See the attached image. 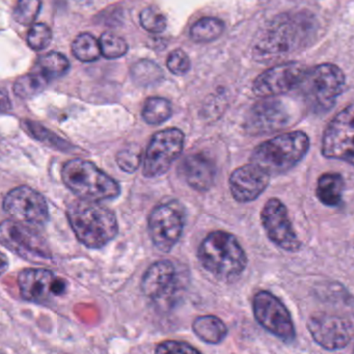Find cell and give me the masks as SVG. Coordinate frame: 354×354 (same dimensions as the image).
<instances>
[{
    "label": "cell",
    "mask_w": 354,
    "mask_h": 354,
    "mask_svg": "<svg viewBox=\"0 0 354 354\" xmlns=\"http://www.w3.org/2000/svg\"><path fill=\"white\" fill-rule=\"evenodd\" d=\"M192 329L201 341L210 345L221 344L227 335V327L221 319L213 315L198 317Z\"/></svg>",
    "instance_id": "cell-22"
},
{
    "label": "cell",
    "mask_w": 354,
    "mask_h": 354,
    "mask_svg": "<svg viewBox=\"0 0 354 354\" xmlns=\"http://www.w3.org/2000/svg\"><path fill=\"white\" fill-rule=\"evenodd\" d=\"M49 80L42 73L26 74L16 80L13 91L21 99H30L41 94L48 86Z\"/></svg>",
    "instance_id": "cell-26"
},
{
    "label": "cell",
    "mask_w": 354,
    "mask_h": 354,
    "mask_svg": "<svg viewBox=\"0 0 354 354\" xmlns=\"http://www.w3.org/2000/svg\"><path fill=\"white\" fill-rule=\"evenodd\" d=\"M345 180L339 173H325L317 181L316 196L324 206L339 207L343 203Z\"/></svg>",
    "instance_id": "cell-21"
},
{
    "label": "cell",
    "mask_w": 354,
    "mask_h": 354,
    "mask_svg": "<svg viewBox=\"0 0 354 354\" xmlns=\"http://www.w3.org/2000/svg\"><path fill=\"white\" fill-rule=\"evenodd\" d=\"M173 115V107L167 99L152 97L145 102L142 115L144 121L150 125H160Z\"/></svg>",
    "instance_id": "cell-24"
},
{
    "label": "cell",
    "mask_w": 354,
    "mask_h": 354,
    "mask_svg": "<svg viewBox=\"0 0 354 354\" xmlns=\"http://www.w3.org/2000/svg\"><path fill=\"white\" fill-rule=\"evenodd\" d=\"M67 218L77 239L93 250L104 248L119 232L115 213L99 202L75 201L68 207Z\"/></svg>",
    "instance_id": "cell-2"
},
{
    "label": "cell",
    "mask_w": 354,
    "mask_h": 354,
    "mask_svg": "<svg viewBox=\"0 0 354 354\" xmlns=\"http://www.w3.org/2000/svg\"><path fill=\"white\" fill-rule=\"evenodd\" d=\"M53 40V32L44 24H37L30 28L28 34V44L32 50L42 51Z\"/></svg>",
    "instance_id": "cell-33"
},
{
    "label": "cell",
    "mask_w": 354,
    "mask_h": 354,
    "mask_svg": "<svg viewBox=\"0 0 354 354\" xmlns=\"http://www.w3.org/2000/svg\"><path fill=\"white\" fill-rule=\"evenodd\" d=\"M74 57L84 63L97 61L102 55L100 42L90 34H80L72 44Z\"/></svg>",
    "instance_id": "cell-27"
},
{
    "label": "cell",
    "mask_w": 354,
    "mask_h": 354,
    "mask_svg": "<svg viewBox=\"0 0 354 354\" xmlns=\"http://www.w3.org/2000/svg\"><path fill=\"white\" fill-rule=\"evenodd\" d=\"M306 326L313 339L328 351L344 349L354 337L353 324L337 315L325 313L313 315L308 318Z\"/></svg>",
    "instance_id": "cell-15"
},
{
    "label": "cell",
    "mask_w": 354,
    "mask_h": 354,
    "mask_svg": "<svg viewBox=\"0 0 354 354\" xmlns=\"http://www.w3.org/2000/svg\"><path fill=\"white\" fill-rule=\"evenodd\" d=\"M353 352H354V349H353Z\"/></svg>",
    "instance_id": "cell-37"
},
{
    "label": "cell",
    "mask_w": 354,
    "mask_h": 354,
    "mask_svg": "<svg viewBox=\"0 0 354 354\" xmlns=\"http://www.w3.org/2000/svg\"><path fill=\"white\" fill-rule=\"evenodd\" d=\"M184 181L198 192H207L212 187L216 178V167L207 155L192 154L183 159L179 167Z\"/></svg>",
    "instance_id": "cell-20"
},
{
    "label": "cell",
    "mask_w": 354,
    "mask_h": 354,
    "mask_svg": "<svg viewBox=\"0 0 354 354\" xmlns=\"http://www.w3.org/2000/svg\"><path fill=\"white\" fill-rule=\"evenodd\" d=\"M184 148V133L177 128L157 132L151 138L142 161V173L147 178L165 175L181 155Z\"/></svg>",
    "instance_id": "cell-11"
},
{
    "label": "cell",
    "mask_w": 354,
    "mask_h": 354,
    "mask_svg": "<svg viewBox=\"0 0 354 354\" xmlns=\"http://www.w3.org/2000/svg\"><path fill=\"white\" fill-rule=\"evenodd\" d=\"M306 70V66L296 62L275 66L254 80L252 92L260 98L287 94L297 88Z\"/></svg>",
    "instance_id": "cell-17"
},
{
    "label": "cell",
    "mask_w": 354,
    "mask_h": 354,
    "mask_svg": "<svg viewBox=\"0 0 354 354\" xmlns=\"http://www.w3.org/2000/svg\"><path fill=\"white\" fill-rule=\"evenodd\" d=\"M185 225V210L177 201H169L153 209L149 216V234L160 252H169L178 243Z\"/></svg>",
    "instance_id": "cell-9"
},
{
    "label": "cell",
    "mask_w": 354,
    "mask_h": 354,
    "mask_svg": "<svg viewBox=\"0 0 354 354\" xmlns=\"http://www.w3.org/2000/svg\"><path fill=\"white\" fill-rule=\"evenodd\" d=\"M41 7V0H18L14 10V19L21 26H32L40 14Z\"/></svg>",
    "instance_id": "cell-30"
},
{
    "label": "cell",
    "mask_w": 354,
    "mask_h": 354,
    "mask_svg": "<svg viewBox=\"0 0 354 354\" xmlns=\"http://www.w3.org/2000/svg\"><path fill=\"white\" fill-rule=\"evenodd\" d=\"M20 295L26 301L44 304L63 295L66 283L53 271L44 268H26L18 274Z\"/></svg>",
    "instance_id": "cell-16"
},
{
    "label": "cell",
    "mask_w": 354,
    "mask_h": 354,
    "mask_svg": "<svg viewBox=\"0 0 354 354\" xmlns=\"http://www.w3.org/2000/svg\"><path fill=\"white\" fill-rule=\"evenodd\" d=\"M167 69L178 76H183L190 70L189 57L181 49L171 51L167 61Z\"/></svg>",
    "instance_id": "cell-35"
},
{
    "label": "cell",
    "mask_w": 354,
    "mask_h": 354,
    "mask_svg": "<svg viewBox=\"0 0 354 354\" xmlns=\"http://www.w3.org/2000/svg\"><path fill=\"white\" fill-rule=\"evenodd\" d=\"M65 185L82 200L102 202L113 200L121 194L115 179L86 159H71L62 169Z\"/></svg>",
    "instance_id": "cell-5"
},
{
    "label": "cell",
    "mask_w": 354,
    "mask_h": 354,
    "mask_svg": "<svg viewBox=\"0 0 354 354\" xmlns=\"http://www.w3.org/2000/svg\"><path fill=\"white\" fill-rule=\"evenodd\" d=\"M310 142L308 134L291 131L259 145L250 155V162L270 176L287 173L308 154Z\"/></svg>",
    "instance_id": "cell-4"
},
{
    "label": "cell",
    "mask_w": 354,
    "mask_h": 354,
    "mask_svg": "<svg viewBox=\"0 0 354 354\" xmlns=\"http://www.w3.org/2000/svg\"><path fill=\"white\" fill-rule=\"evenodd\" d=\"M345 84V74L337 66L321 64L306 70L295 91L312 111L323 113L335 105Z\"/></svg>",
    "instance_id": "cell-6"
},
{
    "label": "cell",
    "mask_w": 354,
    "mask_h": 354,
    "mask_svg": "<svg viewBox=\"0 0 354 354\" xmlns=\"http://www.w3.org/2000/svg\"><path fill=\"white\" fill-rule=\"evenodd\" d=\"M261 223L268 239L281 250L297 252L302 243L290 219L287 207L277 198H269L261 211Z\"/></svg>",
    "instance_id": "cell-14"
},
{
    "label": "cell",
    "mask_w": 354,
    "mask_h": 354,
    "mask_svg": "<svg viewBox=\"0 0 354 354\" xmlns=\"http://www.w3.org/2000/svg\"><path fill=\"white\" fill-rule=\"evenodd\" d=\"M198 258L208 272L225 281L241 277L248 263V254L237 238L225 231L211 232L201 243Z\"/></svg>",
    "instance_id": "cell-3"
},
{
    "label": "cell",
    "mask_w": 354,
    "mask_h": 354,
    "mask_svg": "<svg viewBox=\"0 0 354 354\" xmlns=\"http://www.w3.org/2000/svg\"><path fill=\"white\" fill-rule=\"evenodd\" d=\"M252 312L257 322L271 335L286 344L296 337L293 319L283 302L274 294L261 290L252 299Z\"/></svg>",
    "instance_id": "cell-8"
},
{
    "label": "cell",
    "mask_w": 354,
    "mask_h": 354,
    "mask_svg": "<svg viewBox=\"0 0 354 354\" xmlns=\"http://www.w3.org/2000/svg\"><path fill=\"white\" fill-rule=\"evenodd\" d=\"M270 177L267 171L254 163L242 165L230 176V192L234 200L240 204L254 202L267 189Z\"/></svg>",
    "instance_id": "cell-19"
},
{
    "label": "cell",
    "mask_w": 354,
    "mask_h": 354,
    "mask_svg": "<svg viewBox=\"0 0 354 354\" xmlns=\"http://www.w3.org/2000/svg\"><path fill=\"white\" fill-rule=\"evenodd\" d=\"M39 72L49 82L63 77L70 69V62L65 55L59 53H49L42 55L37 64Z\"/></svg>",
    "instance_id": "cell-25"
},
{
    "label": "cell",
    "mask_w": 354,
    "mask_h": 354,
    "mask_svg": "<svg viewBox=\"0 0 354 354\" xmlns=\"http://www.w3.org/2000/svg\"><path fill=\"white\" fill-rule=\"evenodd\" d=\"M140 26L147 32L152 34H160L167 28V18L159 10L155 8H147L140 13Z\"/></svg>",
    "instance_id": "cell-32"
},
{
    "label": "cell",
    "mask_w": 354,
    "mask_h": 354,
    "mask_svg": "<svg viewBox=\"0 0 354 354\" xmlns=\"http://www.w3.org/2000/svg\"><path fill=\"white\" fill-rule=\"evenodd\" d=\"M26 128L37 140L45 142L53 148H57V150L68 151V148L71 147L66 140H62L61 138L35 122H26Z\"/></svg>",
    "instance_id": "cell-31"
},
{
    "label": "cell",
    "mask_w": 354,
    "mask_h": 354,
    "mask_svg": "<svg viewBox=\"0 0 354 354\" xmlns=\"http://www.w3.org/2000/svg\"><path fill=\"white\" fill-rule=\"evenodd\" d=\"M156 353H198V350L185 342L165 341L157 346Z\"/></svg>",
    "instance_id": "cell-36"
},
{
    "label": "cell",
    "mask_w": 354,
    "mask_h": 354,
    "mask_svg": "<svg viewBox=\"0 0 354 354\" xmlns=\"http://www.w3.org/2000/svg\"><path fill=\"white\" fill-rule=\"evenodd\" d=\"M132 80L142 86H150L163 80V71L156 63L148 59L138 62L131 69Z\"/></svg>",
    "instance_id": "cell-28"
},
{
    "label": "cell",
    "mask_w": 354,
    "mask_h": 354,
    "mask_svg": "<svg viewBox=\"0 0 354 354\" xmlns=\"http://www.w3.org/2000/svg\"><path fill=\"white\" fill-rule=\"evenodd\" d=\"M321 152L325 158L344 161L354 167V103L329 122L323 133Z\"/></svg>",
    "instance_id": "cell-10"
},
{
    "label": "cell",
    "mask_w": 354,
    "mask_h": 354,
    "mask_svg": "<svg viewBox=\"0 0 354 354\" xmlns=\"http://www.w3.org/2000/svg\"><path fill=\"white\" fill-rule=\"evenodd\" d=\"M264 100L250 109L245 119V130L250 136H266L290 127L295 122L293 109L274 97Z\"/></svg>",
    "instance_id": "cell-13"
},
{
    "label": "cell",
    "mask_w": 354,
    "mask_h": 354,
    "mask_svg": "<svg viewBox=\"0 0 354 354\" xmlns=\"http://www.w3.org/2000/svg\"><path fill=\"white\" fill-rule=\"evenodd\" d=\"M117 163L122 171L134 173L142 163L140 151L136 148L124 149L117 155Z\"/></svg>",
    "instance_id": "cell-34"
},
{
    "label": "cell",
    "mask_w": 354,
    "mask_h": 354,
    "mask_svg": "<svg viewBox=\"0 0 354 354\" xmlns=\"http://www.w3.org/2000/svg\"><path fill=\"white\" fill-rule=\"evenodd\" d=\"M225 32V24L221 19L205 17L196 21L190 30V38L196 43H210Z\"/></svg>",
    "instance_id": "cell-23"
},
{
    "label": "cell",
    "mask_w": 354,
    "mask_h": 354,
    "mask_svg": "<svg viewBox=\"0 0 354 354\" xmlns=\"http://www.w3.org/2000/svg\"><path fill=\"white\" fill-rule=\"evenodd\" d=\"M319 24L310 12L281 14L269 22L259 37L254 55L262 59H274L302 50L314 42Z\"/></svg>",
    "instance_id": "cell-1"
},
{
    "label": "cell",
    "mask_w": 354,
    "mask_h": 354,
    "mask_svg": "<svg viewBox=\"0 0 354 354\" xmlns=\"http://www.w3.org/2000/svg\"><path fill=\"white\" fill-rule=\"evenodd\" d=\"M0 240L5 248L24 260L36 264L53 261L50 248L36 227L7 219L0 227Z\"/></svg>",
    "instance_id": "cell-7"
},
{
    "label": "cell",
    "mask_w": 354,
    "mask_h": 354,
    "mask_svg": "<svg viewBox=\"0 0 354 354\" xmlns=\"http://www.w3.org/2000/svg\"><path fill=\"white\" fill-rule=\"evenodd\" d=\"M99 42H100L101 53L106 59H119L128 53L127 42L113 32H104Z\"/></svg>",
    "instance_id": "cell-29"
},
{
    "label": "cell",
    "mask_w": 354,
    "mask_h": 354,
    "mask_svg": "<svg viewBox=\"0 0 354 354\" xmlns=\"http://www.w3.org/2000/svg\"><path fill=\"white\" fill-rule=\"evenodd\" d=\"M180 288V277L171 261L153 263L142 279V292L153 304H169Z\"/></svg>",
    "instance_id": "cell-18"
},
{
    "label": "cell",
    "mask_w": 354,
    "mask_h": 354,
    "mask_svg": "<svg viewBox=\"0 0 354 354\" xmlns=\"http://www.w3.org/2000/svg\"><path fill=\"white\" fill-rule=\"evenodd\" d=\"M3 209L13 221L36 229L44 227L49 221L46 200L40 192L28 186L10 190L3 198Z\"/></svg>",
    "instance_id": "cell-12"
}]
</instances>
